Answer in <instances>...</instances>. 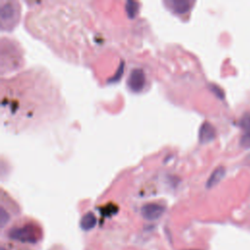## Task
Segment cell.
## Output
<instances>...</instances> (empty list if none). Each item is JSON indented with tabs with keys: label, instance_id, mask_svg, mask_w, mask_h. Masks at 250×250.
<instances>
[{
	"label": "cell",
	"instance_id": "1",
	"mask_svg": "<svg viewBox=\"0 0 250 250\" xmlns=\"http://www.w3.org/2000/svg\"><path fill=\"white\" fill-rule=\"evenodd\" d=\"M9 237L21 243H36L39 241V230L31 224L15 226L10 229Z\"/></svg>",
	"mask_w": 250,
	"mask_h": 250
},
{
	"label": "cell",
	"instance_id": "2",
	"mask_svg": "<svg viewBox=\"0 0 250 250\" xmlns=\"http://www.w3.org/2000/svg\"><path fill=\"white\" fill-rule=\"evenodd\" d=\"M146 84V76L142 69L136 68L131 71L128 80L127 85L129 89L133 92H140Z\"/></svg>",
	"mask_w": 250,
	"mask_h": 250
},
{
	"label": "cell",
	"instance_id": "3",
	"mask_svg": "<svg viewBox=\"0 0 250 250\" xmlns=\"http://www.w3.org/2000/svg\"><path fill=\"white\" fill-rule=\"evenodd\" d=\"M164 212V206L156 203H148L143 206L142 215L147 220L158 219Z\"/></svg>",
	"mask_w": 250,
	"mask_h": 250
},
{
	"label": "cell",
	"instance_id": "4",
	"mask_svg": "<svg viewBox=\"0 0 250 250\" xmlns=\"http://www.w3.org/2000/svg\"><path fill=\"white\" fill-rule=\"evenodd\" d=\"M239 124L243 130V134L240 139V145L245 148H250V113H245L241 117Z\"/></svg>",
	"mask_w": 250,
	"mask_h": 250
},
{
	"label": "cell",
	"instance_id": "5",
	"mask_svg": "<svg viewBox=\"0 0 250 250\" xmlns=\"http://www.w3.org/2000/svg\"><path fill=\"white\" fill-rule=\"evenodd\" d=\"M215 138V128L208 122H204L199 130V141L202 144L211 142Z\"/></svg>",
	"mask_w": 250,
	"mask_h": 250
},
{
	"label": "cell",
	"instance_id": "6",
	"mask_svg": "<svg viewBox=\"0 0 250 250\" xmlns=\"http://www.w3.org/2000/svg\"><path fill=\"white\" fill-rule=\"evenodd\" d=\"M16 19V9L12 4H7L2 7L1 10V21L2 23H11Z\"/></svg>",
	"mask_w": 250,
	"mask_h": 250
},
{
	"label": "cell",
	"instance_id": "7",
	"mask_svg": "<svg viewBox=\"0 0 250 250\" xmlns=\"http://www.w3.org/2000/svg\"><path fill=\"white\" fill-rule=\"evenodd\" d=\"M225 171L226 170H225V168L223 166H220L217 169H215L214 172L212 173V175L210 176L208 182H207V188H211L214 185L218 184L220 182V180L224 177Z\"/></svg>",
	"mask_w": 250,
	"mask_h": 250
},
{
	"label": "cell",
	"instance_id": "8",
	"mask_svg": "<svg viewBox=\"0 0 250 250\" xmlns=\"http://www.w3.org/2000/svg\"><path fill=\"white\" fill-rule=\"evenodd\" d=\"M171 7L173 9V11H175L177 14H184L186 12H188V10L189 9L190 3L188 1H171L170 2Z\"/></svg>",
	"mask_w": 250,
	"mask_h": 250
},
{
	"label": "cell",
	"instance_id": "9",
	"mask_svg": "<svg viewBox=\"0 0 250 250\" xmlns=\"http://www.w3.org/2000/svg\"><path fill=\"white\" fill-rule=\"evenodd\" d=\"M95 223H96L95 216L93 215V213L89 212V213H87L82 218V220H81V227L84 229H92L94 227Z\"/></svg>",
	"mask_w": 250,
	"mask_h": 250
},
{
	"label": "cell",
	"instance_id": "10",
	"mask_svg": "<svg viewBox=\"0 0 250 250\" xmlns=\"http://www.w3.org/2000/svg\"><path fill=\"white\" fill-rule=\"evenodd\" d=\"M126 10L128 13V16L130 18L135 17V15L138 12V3L137 2H132V1H128L126 4Z\"/></svg>",
	"mask_w": 250,
	"mask_h": 250
},
{
	"label": "cell",
	"instance_id": "11",
	"mask_svg": "<svg viewBox=\"0 0 250 250\" xmlns=\"http://www.w3.org/2000/svg\"><path fill=\"white\" fill-rule=\"evenodd\" d=\"M1 250H21V249H20L17 245H14V244H3Z\"/></svg>",
	"mask_w": 250,
	"mask_h": 250
}]
</instances>
